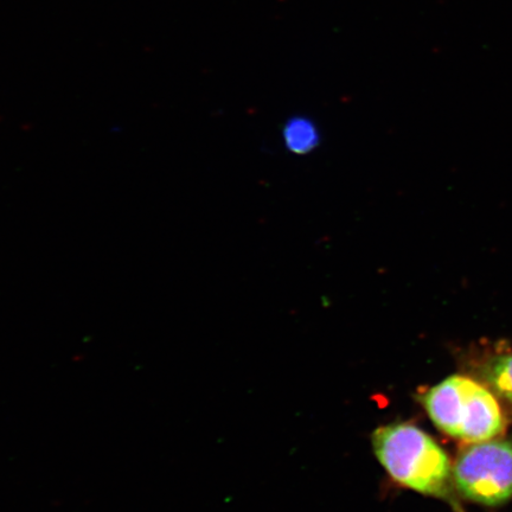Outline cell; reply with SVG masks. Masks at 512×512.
I'll return each mask as SVG.
<instances>
[{
	"mask_svg": "<svg viewBox=\"0 0 512 512\" xmlns=\"http://www.w3.org/2000/svg\"><path fill=\"white\" fill-rule=\"evenodd\" d=\"M377 460L396 484L441 499L464 512L453 482L450 457L430 434L409 422L381 426L371 435Z\"/></svg>",
	"mask_w": 512,
	"mask_h": 512,
	"instance_id": "cell-1",
	"label": "cell"
},
{
	"mask_svg": "<svg viewBox=\"0 0 512 512\" xmlns=\"http://www.w3.org/2000/svg\"><path fill=\"white\" fill-rule=\"evenodd\" d=\"M439 431L465 444L496 439L507 430L501 402L478 380L452 375L420 396Z\"/></svg>",
	"mask_w": 512,
	"mask_h": 512,
	"instance_id": "cell-2",
	"label": "cell"
},
{
	"mask_svg": "<svg viewBox=\"0 0 512 512\" xmlns=\"http://www.w3.org/2000/svg\"><path fill=\"white\" fill-rule=\"evenodd\" d=\"M453 482L458 496L484 507L512 501V441L467 444L454 462Z\"/></svg>",
	"mask_w": 512,
	"mask_h": 512,
	"instance_id": "cell-3",
	"label": "cell"
},
{
	"mask_svg": "<svg viewBox=\"0 0 512 512\" xmlns=\"http://www.w3.org/2000/svg\"><path fill=\"white\" fill-rule=\"evenodd\" d=\"M475 373L498 401L512 408V348L498 347L480 358Z\"/></svg>",
	"mask_w": 512,
	"mask_h": 512,
	"instance_id": "cell-4",
	"label": "cell"
},
{
	"mask_svg": "<svg viewBox=\"0 0 512 512\" xmlns=\"http://www.w3.org/2000/svg\"><path fill=\"white\" fill-rule=\"evenodd\" d=\"M283 137L286 149L296 155H306L320 143V133L315 121L304 115H294L286 121Z\"/></svg>",
	"mask_w": 512,
	"mask_h": 512,
	"instance_id": "cell-5",
	"label": "cell"
}]
</instances>
